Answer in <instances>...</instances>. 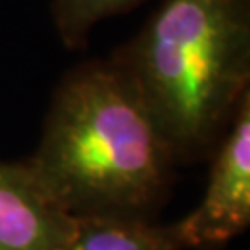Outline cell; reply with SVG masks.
Returning a JSON list of instances; mask_svg holds the SVG:
<instances>
[{"instance_id":"6da1fadb","label":"cell","mask_w":250,"mask_h":250,"mask_svg":"<svg viewBox=\"0 0 250 250\" xmlns=\"http://www.w3.org/2000/svg\"><path fill=\"white\" fill-rule=\"evenodd\" d=\"M26 161L74 219H154L178 167L141 93L113 58L83 63L60 82Z\"/></svg>"},{"instance_id":"7a4b0ae2","label":"cell","mask_w":250,"mask_h":250,"mask_svg":"<svg viewBox=\"0 0 250 250\" xmlns=\"http://www.w3.org/2000/svg\"><path fill=\"white\" fill-rule=\"evenodd\" d=\"M113 60L176 163L204 158L250 93V0H163Z\"/></svg>"},{"instance_id":"3957f363","label":"cell","mask_w":250,"mask_h":250,"mask_svg":"<svg viewBox=\"0 0 250 250\" xmlns=\"http://www.w3.org/2000/svg\"><path fill=\"white\" fill-rule=\"evenodd\" d=\"M174 224L184 250H213L250 224V93L215 145L208 186L198 206Z\"/></svg>"},{"instance_id":"277c9868","label":"cell","mask_w":250,"mask_h":250,"mask_svg":"<svg viewBox=\"0 0 250 250\" xmlns=\"http://www.w3.org/2000/svg\"><path fill=\"white\" fill-rule=\"evenodd\" d=\"M72 230L28 161L0 160V250H65Z\"/></svg>"},{"instance_id":"5b68a950","label":"cell","mask_w":250,"mask_h":250,"mask_svg":"<svg viewBox=\"0 0 250 250\" xmlns=\"http://www.w3.org/2000/svg\"><path fill=\"white\" fill-rule=\"evenodd\" d=\"M65 250H184L174 224L146 217H76Z\"/></svg>"},{"instance_id":"8992f818","label":"cell","mask_w":250,"mask_h":250,"mask_svg":"<svg viewBox=\"0 0 250 250\" xmlns=\"http://www.w3.org/2000/svg\"><path fill=\"white\" fill-rule=\"evenodd\" d=\"M143 0H50L54 26L71 50L87 45L93 28L102 21L135 8Z\"/></svg>"}]
</instances>
